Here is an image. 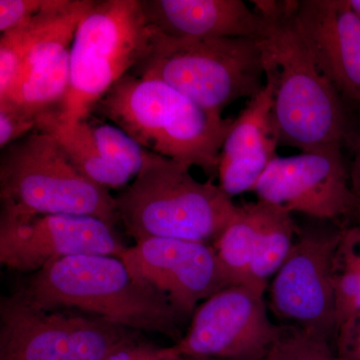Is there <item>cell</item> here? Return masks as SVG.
Listing matches in <instances>:
<instances>
[{"label":"cell","mask_w":360,"mask_h":360,"mask_svg":"<svg viewBox=\"0 0 360 360\" xmlns=\"http://www.w3.org/2000/svg\"><path fill=\"white\" fill-rule=\"evenodd\" d=\"M46 310L75 309L129 330L179 342L184 321L167 296L142 283L120 257L77 255L34 272L18 291Z\"/></svg>","instance_id":"6da1fadb"},{"label":"cell","mask_w":360,"mask_h":360,"mask_svg":"<svg viewBox=\"0 0 360 360\" xmlns=\"http://www.w3.org/2000/svg\"><path fill=\"white\" fill-rule=\"evenodd\" d=\"M94 111L156 155L217 176L233 120L201 108L165 82L127 73Z\"/></svg>","instance_id":"7a4b0ae2"},{"label":"cell","mask_w":360,"mask_h":360,"mask_svg":"<svg viewBox=\"0 0 360 360\" xmlns=\"http://www.w3.org/2000/svg\"><path fill=\"white\" fill-rule=\"evenodd\" d=\"M295 9L281 18H264L266 30L257 39L265 79L274 85L272 120L278 146L302 153L341 148L347 134L342 96L296 32L291 20Z\"/></svg>","instance_id":"3957f363"},{"label":"cell","mask_w":360,"mask_h":360,"mask_svg":"<svg viewBox=\"0 0 360 360\" xmlns=\"http://www.w3.org/2000/svg\"><path fill=\"white\" fill-rule=\"evenodd\" d=\"M115 198L116 212L135 243L151 238L215 243L236 219L239 205L212 179L148 151L134 181Z\"/></svg>","instance_id":"277c9868"},{"label":"cell","mask_w":360,"mask_h":360,"mask_svg":"<svg viewBox=\"0 0 360 360\" xmlns=\"http://www.w3.org/2000/svg\"><path fill=\"white\" fill-rule=\"evenodd\" d=\"M129 73L160 79L220 116L236 101L257 96L265 84L257 39H174L153 30L148 54Z\"/></svg>","instance_id":"5b68a950"},{"label":"cell","mask_w":360,"mask_h":360,"mask_svg":"<svg viewBox=\"0 0 360 360\" xmlns=\"http://www.w3.org/2000/svg\"><path fill=\"white\" fill-rule=\"evenodd\" d=\"M151 35L141 0L94 1L71 44L70 87L56 120H89L111 87L146 58Z\"/></svg>","instance_id":"8992f818"},{"label":"cell","mask_w":360,"mask_h":360,"mask_svg":"<svg viewBox=\"0 0 360 360\" xmlns=\"http://www.w3.org/2000/svg\"><path fill=\"white\" fill-rule=\"evenodd\" d=\"M1 150V205L34 215L96 217L112 227L120 220L110 189L82 174L51 134L35 129Z\"/></svg>","instance_id":"52a82bcc"},{"label":"cell","mask_w":360,"mask_h":360,"mask_svg":"<svg viewBox=\"0 0 360 360\" xmlns=\"http://www.w3.org/2000/svg\"><path fill=\"white\" fill-rule=\"evenodd\" d=\"M91 6V0H75L47 7L25 25L2 33L0 71L16 77L0 103L18 106L37 122L42 116L58 115L70 87L71 44Z\"/></svg>","instance_id":"ba28073f"},{"label":"cell","mask_w":360,"mask_h":360,"mask_svg":"<svg viewBox=\"0 0 360 360\" xmlns=\"http://www.w3.org/2000/svg\"><path fill=\"white\" fill-rule=\"evenodd\" d=\"M136 333L98 317L39 309L20 292L0 302V360H104Z\"/></svg>","instance_id":"9c48e42d"},{"label":"cell","mask_w":360,"mask_h":360,"mask_svg":"<svg viewBox=\"0 0 360 360\" xmlns=\"http://www.w3.org/2000/svg\"><path fill=\"white\" fill-rule=\"evenodd\" d=\"M252 283L229 286L201 303L186 335L172 348L179 355L224 360H264L284 326L269 319L264 293Z\"/></svg>","instance_id":"30bf717a"},{"label":"cell","mask_w":360,"mask_h":360,"mask_svg":"<svg viewBox=\"0 0 360 360\" xmlns=\"http://www.w3.org/2000/svg\"><path fill=\"white\" fill-rule=\"evenodd\" d=\"M127 246L103 220L80 215L30 214L1 205L0 264L34 272L77 255L120 257Z\"/></svg>","instance_id":"8fae6325"},{"label":"cell","mask_w":360,"mask_h":360,"mask_svg":"<svg viewBox=\"0 0 360 360\" xmlns=\"http://www.w3.org/2000/svg\"><path fill=\"white\" fill-rule=\"evenodd\" d=\"M341 234H302L270 284L274 314L290 326L328 341L336 336L335 262Z\"/></svg>","instance_id":"7c38bea8"},{"label":"cell","mask_w":360,"mask_h":360,"mask_svg":"<svg viewBox=\"0 0 360 360\" xmlns=\"http://www.w3.org/2000/svg\"><path fill=\"white\" fill-rule=\"evenodd\" d=\"M253 191L258 200L317 219H338L360 206L341 148L276 156Z\"/></svg>","instance_id":"4fadbf2b"},{"label":"cell","mask_w":360,"mask_h":360,"mask_svg":"<svg viewBox=\"0 0 360 360\" xmlns=\"http://www.w3.org/2000/svg\"><path fill=\"white\" fill-rule=\"evenodd\" d=\"M120 259L142 283L167 296L182 319L208 298L234 285L207 243L174 238H151L127 248Z\"/></svg>","instance_id":"5bb4252c"},{"label":"cell","mask_w":360,"mask_h":360,"mask_svg":"<svg viewBox=\"0 0 360 360\" xmlns=\"http://www.w3.org/2000/svg\"><path fill=\"white\" fill-rule=\"evenodd\" d=\"M296 32L341 96L360 106V16L348 1H297Z\"/></svg>","instance_id":"9a60e30c"},{"label":"cell","mask_w":360,"mask_h":360,"mask_svg":"<svg viewBox=\"0 0 360 360\" xmlns=\"http://www.w3.org/2000/svg\"><path fill=\"white\" fill-rule=\"evenodd\" d=\"M274 85L264 86L250 98L232 123L220 155V188L229 198L253 191L258 180L276 158L278 141L272 120Z\"/></svg>","instance_id":"2e32d148"},{"label":"cell","mask_w":360,"mask_h":360,"mask_svg":"<svg viewBox=\"0 0 360 360\" xmlns=\"http://www.w3.org/2000/svg\"><path fill=\"white\" fill-rule=\"evenodd\" d=\"M148 25L174 39H259L266 20L243 0H141Z\"/></svg>","instance_id":"e0dca14e"},{"label":"cell","mask_w":360,"mask_h":360,"mask_svg":"<svg viewBox=\"0 0 360 360\" xmlns=\"http://www.w3.org/2000/svg\"><path fill=\"white\" fill-rule=\"evenodd\" d=\"M37 129L56 137L73 165L92 181L108 189L129 186L132 177L104 158L89 120L61 122L51 113L39 120Z\"/></svg>","instance_id":"ac0fdd59"},{"label":"cell","mask_w":360,"mask_h":360,"mask_svg":"<svg viewBox=\"0 0 360 360\" xmlns=\"http://www.w3.org/2000/svg\"><path fill=\"white\" fill-rule=\"evenodd\" d=\"M266 210L264 201L239 205L238 217L213 243L217 257L236 284L248 283Z\"/></svg>","instance_id":"d6986e66"},{"label":"cell","mask_w":360,"mask_h":360,"mask_svg":"<svg viewBox=\"0 0 360 360\" xmlns=\"http://www.w3.org/2000/svg\"><path fill=\"white\" fill-rule=\"evenodd\" d=\"M335 290L336 338L340 345L360 314V225L341 234L335 255Z\"/></svg>","instance_id":"ffe728a7"},{"label":"cell","mask_w":360,"mask_h":360,"mask_svg":"<svg viewBox=\"0 0 360 360\" xmlns=\"http://www.w3.org/2000/svg\"><path fill=\"white\" fill-rule=\"evenodd\" d=\"M295 233L290 213L267 203L264 229L251 262L248 283L267 290L269 277L278 271L295 245Z\"/></svg>","instance_id":"44dd1931"},{"label":"cell","mask_w":360,"mask_h":360,"mask_svg":"<svg viewBox=\"0 0 360 360\" xmlns=\"http://www.w3.org/2000/svg\"><path fill=\"white\" fill-rule=\"evenodd\" d=\"M89 120L104 158L134 179L143 167L148 150L116 125L101 122L92 115Z\"/></svg>","instance_id":"7402d4cb"},{"label":"cell","mask_w":360,"mask_h":360,"mask_svg":"<svg viewBox=\"0 0 360 360\" xmlns=\"http://www.w3.org/2000/svg\"><path fill=\"white\" fill-rule=\"evenodd\" d=\"M264 360H347L335 354L330 342L295 326H284L283 335Z\"/></svg>","instance_id":"603a6c76"},{"label":"cell","mask_w":360,"mask_h":360,"mask_svg":"<svg viewBox=\"0 0 360 360\" xmlns=\"http://www.w3.org/2000/svg\"><path fill=\"white\" fill-rule=\"evenodd\" d=\"M37 120L30 113L9 103H0V148L32 134L37 129Z\"/></svg>","instance_id":"cb8c5ba5"},{"label":"cell","mask_w":360,"mask_h":360,"mask_svg":"<svg viewBox=\"0 0 360 360\" xmlns=\"http://www.w3.org/2000/svg\"><path fill=\"white\" fill-rule=\"evenodd\" d=\"M51 0H0V32L20 27L44 11Z\"/></svg>","instance_id":"d4e9b609"},{"label":"cell","mask_w":360,"mask_h":360,"mask_svg":"<svg viewBox=\"0 0 360 360\" xmlns=\"http://www.w3.org/2000/svg\"><path fill=\"white\" fill-rule=\"evenodd\" d=\"M179 356L172 347H156L136 338L118 348L104 360H177Z\"/></svg>","instance_id":"484cf974"},{"label":"cell","mask_w":360,"mask_h":360,"mask_svg":"<svg viewBox=\"0 0 360 360\" xmlns=\"http://www.w3.org/2000/svg\"><path fill=\"white\" fill-rule=\"evenodd\" d=\"M338 354L347 360H360V314L347 338L338 345Z\"/></svg>","instance_id":"4316f807"},{"label":"cell","mask_w":360,"mask_h":360,"mask_svg":"<svg viewBox=\"0 0 360 360\" xmlns=\"http://www.w3.org/2000/svg\"><path fill=\"white\" fill-rule=\"evenodd\" d=\"M350 6L360 16V0H348Z\"/></svg>","instance_id":"83f0119b"},{"label":"cell","mask_w":360,"mask_h":360,"mask_svg":"<svg viewBox=\"0 0 360 360\" xmlns=\"http://www.w3.org/2000/svg\"><path fill=\"white\" fill-rule=\"evenodd\" d=\"M357 167H359L360 169V134L359 139V146H357Z\"/></svg>","instance_id":"f1b7e54d"},{"label":"cell","mask_w":360,"mask_h":360,"mask_svg":"<svg viewBox=\"0 0 360 360\" xmlns=\"http://www.w3.org/2000/svg\"><path fill=\"white\" fill-rule=\"evenodd\" d=\"M177 360H198L196 357L193 356H184V355H179V359Z\"/></svg>","instance_id":"f546056e"},{"label":"cell","mask_w":360,"mask_h":360,"mask_svg":"<svg viewBox=\"0 0 360 360\" xmlns=\"http://www.w3.org/2000/svg\"><path fill=\"white\" fill-rule=\"evenodd\" d=\"M198 360H224V359H212V357H196Z\"/></svg>","instance_id":"4dcf8cb0"}]
</instances>
